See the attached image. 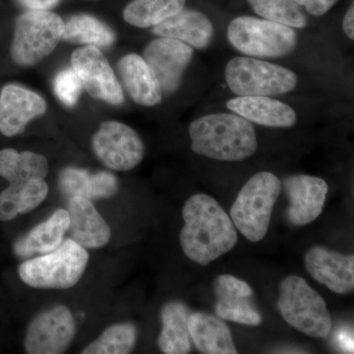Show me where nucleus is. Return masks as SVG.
<instances>
[{
    "label": "nucleus",
    "instance_id": "obj_19",
    "mask_svg": "<svg viewBox=\"0 0 354 354\" xmlns=\"http://www.w3.org/2000/svg\"><path fill=\"white\" fill-rule=\"evenodd\" d=\"M153 34L178 39L192 48L205 50L213 41L215 29L204 13L183 8L176 15L153 27Z\"/></svg>",
    "mask_w": 354,
    "mask_h": 354
},
{
    "label": "nucleus",
    "instance_id": "obj_32",
    "mask_svg": "<svg viewBox=\"0 0 354 354\" xmlns=\"http://www.w3.org/2000/svg\"><path fill=\"white\" fill-rule=\"evenodd\" d=\"M307 13L311 15L323 16L339 2V0H295Z\"/></svg>",
    "mask_w": 354,
    "mask_h": 354
},
{
    "label": "nucleus",
    "instance_id": "obj_22",
    "mask_svg": "<svg viewBox=\"0 0 354 354\" xmlns=\"http://www.w3.org/2000/svg\"><path fill=\"white\" fill-rule=\"evenodd\" d=\"M68 228V212L58 209L48 220L17 239L13 245L14 253L19 258L50 253L62 245Z\"/></svg>",
    "mask_w": 354,
    "mask_h": 354
},
{
    "label": "nucleus",
    "instance_id": "obj_33",
    "mask_svg": "<svg viewBox=\"0 0 354 354\" xmlns=\"http://www.w3.org/2000/svg\"><path fill=\"white\" fill-rule=\"evenodd\" d=\"M62 0H18L21 6L27 10H51L59 4Z\"/></svg>",
    "mask_w": 354,
    "mask_h": 354
},
{
    "label": "nucleus",
    "instance_id": "obj_6",
    "mask_svg": "<svg viewBox=\"0 0 354 354\" xmlns=\"http://www.w3.org/2000/svg\"><path fill=\"white\" fill-rule=\"evenodd\" d=\"M278 307L291 327L312 337H327L332 318L325 300L304 279L290 276L279 288Z\"/></svg>",
    "mask_w": 354,
    "mask_h": 354
},
{
    "label": "nucleus",
    "instance_id": "obj_30",
    "mask_svg": "<svg viewBox=\"0 0 354 354\" xmlns=\"http://www.w3.org/2000/svg\"><path fill=\"white\" fill-rule=\"evenodd\" d=\"M19 200V214L25 215L38 208L48 196V186L44 179H32L20 185H14Z\"/></svg>",
    "mask_w": 354,
    "mask_h": 354
},
{
    "label": "nucleus",
    "instance_id": "obj_27",
    "mask_svg": "<svg viewBox=\"0 0 354 354\" xmlns=\"http://www.w3.org/2000/svg\"><path fill=\"white\" fill-rule=\"evenodd\" d=\"M186 0H132L123 10V18L134 27H155L183 10Z\"/></svg>",
    "mask_w": 354,
    "mask_h": 354
},
{
    "label": "nucleus",
    "instance_id": "obj_29",
    "mask_svg": "<svg viewBox=\"0 0 354 354\" xmlns=\"http://www.w3.org/2000/svg\"><path fill=\"white\" fill-rule=\"evenodd\" d=\"M137 342V329L133 324L111 326L99 339L83 349V354H127Z\"/></svg>",
    "mask_w": 354,
    "mask_h": 354
},
{
    "label": "nucleus",
    "instance_id": "obj_28",
    "mask_svg": "<svg viewBox=\"0 0 354 354\" xmlns=\"http://www.w3.org/2000/svg\"><path fill=\"white\" fill-rule=\"evenodd\" d=\"M254 12L264 19L302 29L307 26L306 14L295 0H247Z\"/></svg>",
    "mask_w": 354,
    "mask_h": 354
},
{
    "label": "nucleus",
    "instance_id": "obj_34",
    "mask_svg": "<svg viewBox=\"0 0 354 354\" xmlns=\"http://www.w3.org/2000/svg\"><path fill=\"white\" fill-rule=\"evenodd\" d=\"M342 29L351 41H354V4L351 3L342 21Z\"/></svg>",
    "mask_w": 354,
    "mask_h": 354
},
{
    "label": "nucleus",
    "instance_id": "obj_13",
    "mask_svg": "<svg viewBox=\"0 0 354 354\" xmlns=\"http://www.w3.org/2000/svg\"><path fill=\"white\" fill-rule=\"evenodd\" d=\"M46 109L41 95L18 84H7L0 93V133L6 137L21 134Z\"/></svg>",
    "mask_w": 354,
    "mask_h": 354
},
{
    "label": "nucleus",
    "instance_id": "obj_4",
    "mask_svg": "<svg viewBox=\"0 0 354 354\" xmlns=\"http://www.w3.org/2000/svg\"><path fill=\"white\" fill-rule=\"evenodd\" d=\"M281 191L278 177L268 171L251 177L239 191L230 209V218L247 241L259 242L264 239Z\"/></svg>",
    "mask_w": 354,
    "mask_h": 354
},
{
    "label": "nucleus",
    "instance_id": "obj_10",
    "mask_svg": "<svg viewBox=\"0 0 354 354\" xmlns=\"http://www.w3.org/2000/svg\"><path fill=\"white\" fill-rule=\"evenodd\" d=\"M76 334L75 321L65 305L38 314L26 333L24 348L29 354L66 353Z\"/></svg>",
    "mask_w": 354,
    "mask_h": 354
},
{
    "label": "nucleus",
    "instance_id": "obj_25",
    "mask_svg": "<svg viewBox=\"0 0 354 354\" xmlns=\"http://www.w3.org/2000/svg\"><path fill=\"white\" fill-rule=\"evenodd\" d=\"M48 172V160L41 153H19L11 148L0 151V176L10 184L20 185L32 179H44Z\"/></svg>",
    "mask_w": 354,
    "mask_h": 354
},
{
    "label": "nucleus",
    "instance_id": "obj_14",
    "mask_svg": "<svg viewBox=\"0 0 354 354\" xmlns=\"http://www.w3.org/2000/svg\"><path fill=\"white\" fill-rule=\"evenodd\" d=\"M283 187L290 199L288 218L291 225H306L321 215L329 191L324 179L297 174L286 178Z\"/></svg>",
    "mask_w": 354,
    "mask_h": 354
},
{
    "label": "nucleus",
    "instance_id": "obj_5",
    "mask_svg": "<svg viewBox=\"0 0 354 354\" xmlns=\"http://www.w3.org/2000/svg\"><path fill=\"white\" fill-rule=\"evenodd\" d=\"M230 44L243 55L256 58H279L297 48V32L288 26L272 21L241 16L227 27Z\"/></svg>",
    "mask_w": 354,
    "mask_h": 354
},
{
    "label": "nucleus",
    "instance_id": "obj_1",
    "mask_svg": "<svg viewBox=\"0 0 354 354\" xmlns=\"http://www.w3.org/2000/svg\"><path fill=\"white\" fill-rule=\"evenodd\" d=\"M183 216L181 248L193 262L208 266L236 245V228L213 197L193 195L184 205Z\"/></svg>",
    "mask_w": 354,
    "mask_h": 354
},
{
    "label": "nucleus",
    "instance_id": "obj_23",
    "mask_svg": "<svg viewBox=\"0 0 354 354\" xmlns=\"http://www.w3.org/2000/svg\"><path fill=\"white\" fill-rule=\"evenodd\" d=\"M188 329L195 348L205 354H236L230 328L209 314H190Z\"/></svg>",
    "mask_w": 354,
    "mask_h": 354
},
{
    "label": "nucleus",
    "instance_id": "obj_16",
    "mask_svg": "<svg viewBox=\"0 0 354 354\" xmlns=\"http://www.w3.org/2000/svg\"><path fill=\"white\" fill-rule=\"evenodd\" d=\"M216 315L246 326H259L262 316L254 306L253 290L245 281L230 274L218 277L215 286Z\"/></svg>",
    "mask_w": 354,
    "mask_h": 354
},
{
    "label": "nucleus",
    "instance_id": "obj_15",
    "mask_svg": "<svg viewBox=\"0 0 354 354\" xmlns=\"http://www.w3.org/2000/svg\"><path fill=\"white\" fill-rule=\"evenodd\" d=\"M309 274L333 292L346 295L354 290V257L329 250L322 246L312 247L304 257Z\"/></svg>",
    "mask_w": 354,
    "mask_h": 354
},
{
    "label": "nucleus",
    "instance_id": "obj_7",
    "mask_svg": "<svg viewBox=\"0 0 354 354\" xmlns=\"http://www.w3.org/2000/svg\"><path fill=\"white\" fill-rule=\"evenodd\" d=\"M64 21L50 10H27L15 22L10 53L21 66H32L48 57L62 39Z\"/></svg>",
    "mask_w": 354,
    "mask_h": 354
},
{
    "label": "nucleus",
    "instance_id": "obj_2",
    "mask_svg": "<svg viewBox=\"0 0 354 354\" xmlns=\"http://www.w3.org/2000/svg\"><path fill=\"white\" fill-rule=\"evenodd\" d=\"M189 135L193 152L212 160L241 162L258 150L252 123L236 113L201 116L191 123Z\"/></svg>",
    "mask_w": 354,
    "mask_h": 354
},
{
    "label": "nucleus",
    "instance_id": "obj_24",
    "mask_svg": "<svg viewBox=\"0 0 354 354\" xmlns=\"http://www.w3.org/2000/svg\"><path fill=\"white\" fill-rule=\"evenodd\" d=\"M190 312L183 302L171 301L162 307V330L158 344L167 354H186L192 349L188 319Z\"/></svg>",
    "mask_w": 354,
    "mask_h": 354
},
{
    "label": "nucleus",
    "instance_id": "obj_11",
    "mask_svg": "<svg viewBox=\"0 0 354 354\" xmlns=\"http://www.w3.org/2000/svg\"><path fill=\"white\" fill-rule=\"evenodd\" d=\"M71 65L83 88L94 99L113 106L124 102L120 81L99 48L85 46L78 48L72 53Z\"/></svg>",
    "mask_w": 354,
    "mask_h": 354
},
{
    "label": "nucleus",
    "instance_id": "obj_31",
    "mask_svg": "<svg viewBox=\"0 0 354 354\" xmlns=\"http://www.w3.org/2000/svg\"><path fill=\"white\" fill-rule=\"evenodd\" d=\"M55 95L62 104L67 106H75L82 93L83 85L73 69L62 70L53 81Z\"/></svg>",
    "mask_w": 354,
    "mask_h": 354
},
{
    "label": "nucleus",
    "instance_id": "obj_17",
    "mask_svg": "<svg viewBox=\"0 0 354 354\" xmlns=\"http://www.w3.org/2000/svg\"><path fill=\"white\" fill-rule=\"evenodd\" d=\"M70 239L86 249H99L111 241V230L92 201L86 198H70L67 204Z\"/></svg>",
    "mask_w": 354,
    "mask_h": 354
},
{
    "label": "nucleus",
    "instance_id": "obj_26",
    "mask_svg": "<svg viewBox=\"0 0 354 354\" xmlns=\"http://www.w3.org/2000/svg\"><path fill=\"white\" fill-rule=\"evenodd\" d=\"M62 41L83 46L109 48L116 41L115 32L106 23L90 14H76L64 23Z\"/></svg>",
    "mask_w": 354,
    "mask_h": 354
},
{
    "label": "nucleus",
    "instance_id": "obj_3",
    "mask_svg": "<svg viewBox=\"0 0 354 354\" xmlns=\"http://www.w3.org/2000/svg\"><path fill=\"white\" fill-rule=\"evenodd\" d=\"M88 262L87 249L67 239L51 252L23 262L18 272L21 279L31 288L67 290L80 281Z\"/></svg>",
    "mask_w": 354,
    "mask_h": 354
},
{
    "label": "nucleus",
    "instance_id": "obj_21",
    "mask_svg": "<svg viewBox=\"0 0 354 354\" xmlns=\"http://www.w3.org/2000/svg\"><path fill=\"white\" fill-rule=\"evenodd\" d=\"M58 183L62 194L68 199H106L113 197L120 189V181L111 172H90L79 167H65L60 171Z\"/></svg>",
    "mask_w": 354,
    "mask_h": 354
},
{
    "label": "nucleus",
    "instance_id": "obj_20",
    "mask_svg": "<svg viewBox=\"0 0 354 354\" xmlns=\"http://www.w3.org/2000/svg\"><path fill=\"white\" fill-rule=\"evenodd\" d=\"M118 69L121 82L137 104L151 108L162 102V88L143 57L135 53L124 55Z\"/></svg>",
    "mask_w": 354,
    "mask_h": 354
},
{
    "label": "nucleus",
    "instance_id": "obj_12",
    "mask_svg": "<svg viewBox=\"0 0 354 354\" xmlns=\"http://www.w3.org/2000/svg\"><path fill=\"white\" fill-rule=\"evenodd\" d=\"M194 55L189 44L178 39L158 37L147 44L143 58L152 70L165 94H174L180 87L183 75Z\"/></svg>",
    "mask_w": 354,
    "mask_h": 354
},
{
    "label": "nucleus",
    "instance_id": "obj_9",
    "mask_svg": "<svg viewBox=\"0 0 354 354\" xmlns=\"http://www.w3.org/2000/svg\"><path fill=\"white\" fill-rule=\"evenodd\" d=\"M97 158L116 171H129L143 160L145 145L138 133L118 121L102 122L92 140Z\"/></svg>",
    "mask_w": 354,
    "mask_h": 354
},
{
    "label": "nucleus",
    "instance_id": "obj_18",
    "mask_svg": "<svg viewBox=\"0 0 354 354\" xmlns=\"http://www.w3.org/2000/svg\"><path fill=\"white\" fill-rule=\"evenodd\" d=\"M227 108L262 127L290 128L297 122V114L290 106L264 95L234 97L227 101Z\"/></svg>",
    "mask_w": 354,
    "mask_h": 354
},
{
    "label": "nucleus",
    "instance_id": "obj_8",
    "mask_svg": "<svg viewBox=\"0 0 354 354\" xmlns=\"http://www.w3.org/2000/svg\"><path fill=\"white\" fill-rule=\"evenodd\" d=\"M228 88L239 97L278 95L297 87L295 72L281 65L253 57H234L225 69Z\"/></svg>",
    "mask_w": 354,
    "mask_h": 354
}]
</instances>
